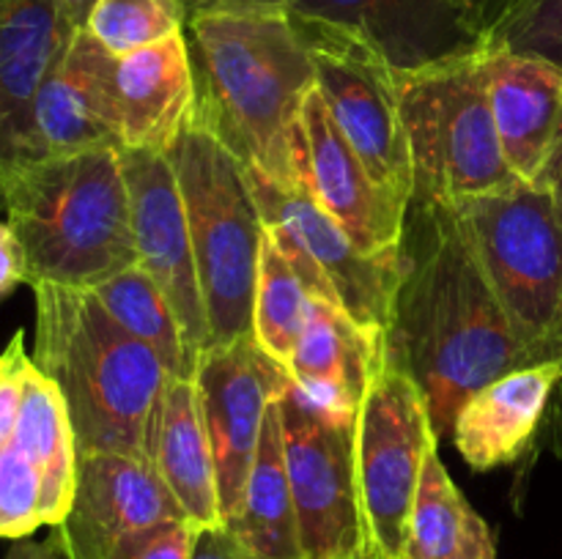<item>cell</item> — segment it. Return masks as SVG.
Masks as SVG:
<instances>
[{"label": "cell", "instance_id": "obj_1", "mask_svg": "<svg viewBox=\"0 0 562 559\" xmlns=\"http://www.w3.org/2000/svg\"><path fill=\"white\" fill-rule=\"evenodd\" d=\"M398 261L384 356L415 378L442 438L470 395L530 360L450 203L412 195Z\"/></svg>", "mask_w": 562, "mask_h": 559}, {"label": "cell", "instance_id": "obj_2", "mask_svg": "<svg viewBox=\"0 0 562 559\" xmlns=\"http://www.w3.org/2000/svg\"><path fill=\"white\" fill-rule=\"evenodd\" d=\"M195 113L236 157L300 186L302 110L316 66L285 3L212 5L187 14Z\"/></svg>", "mask_w": 562, "mask_h": 559}, {"label": "cell", "instance_id": "obj_3", "mask_svg": "<svg viewBox=\"0 0 562 559\" xmlns=\"http://www.w3.org/2000/svg\"><path fill=\"white\" fill-rule=\"evenodd\" d=\"M36 299L33 365L53 378L69 409L77 455L146 460V436L168 367L115 323L88 288L31 283Z\"/></svg>", "mask_w": 562, "mask_h": 559}, {"label": "cell", "instance_id": "obj_4", "mask_svg": "<svg viewBox=\"0 0 562 559\" xmlns=\"http://www.w3.org/2000/svg\"><path fill=\"white\" fill-rule=\"evenodd\" d=\"M0 208L27 258V285L97 288L135 266L121 151L44 153L0 170Z\"/></svg>", "mask_w": 562, "mask_h": 559}, {"label": "cell", "instance_id": "obj_5", "mask_svg": "<svg viewBox=\"0 0 562 559\" xmlns=\"http://www.w3.org/2000/svg\"><path fill=\"white\" fill-rule=\"evenodd\" d=\"M184 197L212 345L252 338L263 219L241 159L192 118L170 148Z\"/></svg>", "mask_w": 562, "mask_h": 559}, {"label": "cell", "instance_id": "obj_6", "mask_svg": "<svg viewBox=\"0 0 562 559\" xmlns=\"http://www.w3.org/2000/svg\"><path fill=\"white\" fill-rule=\"evenodd\" d=\"M415 195L439 203L521 184L508 168L488 102L486 47L398 75Z\"/></svg>", "mask_w": 562, "mask_h": 559}, {"label": "cell", "instance_id": "obj_7", "mask_svg": "<svg viewBox=\"0 0 562 559\" xmlns=\"http://www.w3.org/2000/svg\"><path fill=\"white\" fill-rule=\"evenodd\" d=\"M450 206L530 365L560 360L562 223L552 192L516 184Z\"/></svg>", "mask_w": 562, "mask_h": 559}, {"label": "cell", "instance_id": "obj_8", "mask_svg": "<svg viewBox=\"0 0 562 559\" xmlns=\"http://www.w3.org/2000/svg\"><path fill=\"white\" fill-rule=\"evenodd\" d=\"M437 444L426 395L384 356L357 414V486L371 557L406 559L412 502Z\"/></svg>", "mask_w": 562, "mask_h": 559}, {"label": "cell", "instance_id": "obj_9", "mask_svg": "<svg viewBox=\"0 0 562 559\" xmlns=\"http://www.w3.org/2000/svg\"><path fill=\"white\" fill-rule=\"evenodd\" d=\"M278 406L305 559H366L357 417L316 403L296 384L285 389Z\"/></svg>", "mask_w": 562, "mask_h": 559}, {"label": "cell", "instance_id": "obj_10", "mask_svg": "<svg viewBox=\"0 0 562 559\" xmlns=\"http://www.w3.org/2000/svg\"><path fill=\"white\" fill-rule=\"evenodd\" d=\"M294 14V11H291ZM316 66V88L349 146L387 195H415L409 140L401 118L398 71L368 44L324 22L294 14Z\"/></svg>", "mask_w": 562, "mask_h": 559}, {"label": "cell", "instance_id": "obj_11", "mask_svg": "<svg viewBox=\"0 0 562 559\" xmlns=\"http://www.w3.org/2000/svg\"><path fill=\"white\" fill-rule=\"evenodd\" d=\"M291 384L289 367L272 360L256 338L209 345L198 360L195 389L217 466L223 524L234 518L245 497L269 406Z\"/></svg>", "mask_w": 562, "mask_h": 559}, {"label": "cell", "instance_id": "obj_12", "mask_svg": "<svg viewBox=\"0 0 562 559\" xmlns=\"http://www.w3.org/2000/svg\"><path fill=\"white\" fill-rule=\"evenodd\" d=\"M121 168L130 190L137 266L151 274L154 283L168 296L198 362L212 345V338L173 162L168 153L126 148L121 151Z\"/></svg>", "mask_w": 562, "mask_h": 559}, {"label": "cell", "instance_id": "obj_13", "mask_svg": "<svg viewBox=\"0 0 562 559\" xmlns=\"http://www.w3.org/2000/svg\"><path fill=\"white\" fill-rule=\"evenodd\" d=\"M285 5L360 38L398 75L486 47L470 0H285Z\"/></svg>", "mask_w": 562, "mask_h": 559}, {"label": "cell", "instance_id": "obj_14", "mask_svg": "<svg viewBox=\"0 0 562 559\" xmlns=\"http://www.w3.org/2000/svg\"><path fill=\"white\" fill-rule=\"evenodd\" d=\"M245 173L261 208L263 225L283 230L318 263L333 283L340 307L355 321L387 332L401 274L398 258H373L362 252L302 186L291 190L278 184L250 164H245Z\"/></svg>", "mask_w": 562, "mask_h": 559}, {"label": "cell", "instance_id": "obj_15", "mask_svg": "<svg viewBox=\"0 0 562 559\" xmlns=\"http://www.w3.org/2000/svg\"><path fill=\"white\" fill-rule=\"evenodd\" d=\"M300 186L362 252L398 258L406 208L371 179L362 159L329 115L318 88L302 110Z\"/></svg>", "mask_w": 562, "mask_h": 559}, {"label": "cell", "instance_id": "obj_16", "mask_svg": "<svg viewBox=\"0 0 562 559\" xmlns=\"http://www.w3.org/2000/svg\"><path fill=\"white\" fill-rule=\"evenodd\" d=\"M115 60L86 27L71 33L33 99L31 159L91 148L124 151Z\"/></svg>", "mask_w": 562, "mask_h": 559}, {"label": "cell", "instance_id": "obj_17", "mask_svg": "<svg viewBox=\"0 0 562 559\" xmlns=\"http://www.w3.org/2000/svg\"><path fill=\"white\" fill-rule=\"evenodd\" d=\"M173 518L187 515L148 460L93 453L77 458L75 499L53 529L71 559H108L110 548L130 532Z\"/></svg>", "mask_w": 562, "mask_h": 559}, {"label": "cell", "instance_id": "obj_18", "mask_svg": "<svg viewBox=\"0 0 562 559\" xmlns=\"http://www.w3.org/2000/svg\"><path fill=\"white\" fill-rule=\"evenodd\" d=\"M486 75L505 162L521 184L552 192L562 170V69L486 47Z\"/></svg>", "mask_w": 562, "mask_h": 559}, {"label": "cell", "instance_id": "obj_19", "mask_svg": "<svg viewBox=\"0 0 562 559\" xmlns=\"http://www.w3.org/2000/svg\"><path fill=\"white\" fill-rule=\"evenodd\" d=\"M75 31L64 0H0V170L31 159L33 99Z\"/></svg>", "mask_w": 562, "mask_h": 559}, {"label": "cell", "instance_id": "obj_20", "mask_svg": "<svg viewBox=\"0 0 562 559\" xmlns=\"http://www.w3.org/2000/svg\"><path fill=\"white\" fill-rule=\"evenodd\" d=\"M562 381V360L503 373L467 398L453 422V444L475 471L514 464L536 438Z\"/></svg>", "mask_w": 562, "mask_h": 559}, {"label": "cell", "instance_id": "obj_21", "mask_svg": "<svg viewBox=\"0 0 562 559\" xmlns=\"http://www.w3.org/2000/svg\"><path fill=\"white\" fill-rule=\"evenodd\" d=\"M115 104L124 151L170 153L195 113V71L184 31L115 60Z\"/></svg>", "mask_w": 562, "mask_h": 559}, {"label": "cell", "instance_id": "obj_22", "mask_svg": "<svg viewBox=\"0 0 562 559\" xmlns=\"http://www.w3.org/2000/svg\"><path fill=\"white\" fill-rule=\"evenodd\" d=\"M384 365V332L362 327L340 305L313 299L311 318L291 354V381L316 403L360 414L373 378Z\"/></svg>", "mask_w": 562, "mask_h": 559}, {"label": "cell", "instance_id": "obj_23", "mask_svg": "<svg viewBox=\"0 0 562 559\" xmlns=\"http://www.w3.org/2000/svg\"><path fill=\"white\" fill-rule=\"evenodd\" d=\"M146 460L157 469L187 521L223 524L212 442L203 425L195 378H170L157 400L146 436Z\"/></svg>", "mask_w": 562, "mask_h": 559}, {"label": "cell", "instance_id": "obj_24", "mask_svg": "<svg viewBox=\"0 0 562 559\" xmlns=\"http://www.w3.org/2000/svg\"><path fill=\"white\" fill-rule=\"evenodd\" d=\"M278 400L269 406L267 420H263L261 442H258L256 460H252V469L247 475L239 510H236L234 518L225 521V526H231L234 535L245 546H250L258 557L305 559L289 466H285L283 420H280Z\"/></svg>", "mask_w": 562, "mask_h": 559}, {"label": "cell", "instance_id": "obj_25", "mask_svg": "<svg viewBox=\"0 0 562 559\" xmlns=\"http://www.w3.org/2000/svg\"><path fill=\"white\" fill-rule=\"evenodd\" d=\"M14 444L33 460L42 477L44 526H58L75 499L80 455L64 395L36 365L27 367Z\"/></svg>", "mask_w": 562, "mask_h": 559}, {"label": "cell", "instance_id": "obj_26", "mask_svg": "<svg viewBox=\"0 0 562 559\" xmlns=\"http://www.w3.org/2000/svg\"><path fill=\"white\" fill-rule=\"evenodd\" d=\"M91 290L121 329L162 360L170 376L195 378L198 362L187 345L184 329L151 274L135 263Z\"/></svg>", "mask_w": 562, "mask_h": 559}, {"label": "cell", "instance_id": "obj_27", "mask_svg": "<svg viewBox=\"0 0 562 559\" xmlns=\"http://www.w3.org/2000/svg\"><path fill=\"white\" fill-rule=\"evenodd\" d=\"M313 310V294L291 269L289 258L263 233L252 296V338L272 360L289 367Z\"/></svg>", "mask_w": 562, "mask_h": 559}, {"label": "cell", "instance_id": "obj_28", "mask_svg": "<svg viewBox=\"0 0 562 559\" xmlns=\"http://www.w3.org/2000/svg\"><path fill=\"white\" fill-rule=\"evenodd\" d=\"M475 510L456 488L453 477L439 458V444L428 449L420 486L409 513L406 559H448L470 535Z\"/></svg>", "mask_w": 562, "mask_h": 559}, {"label": "cell", "instance_id": "obj_29", "mask_svg": "<svg viewBox=\"0 0 562 559\" xmlns=\"http://www.w3.org/2000/svg\"><path fill=\"white\" fill-rule=\"evenodd\" d=\"M82 27L110 55L124 58L184 31L187 9L181 0H97Z\"/></svg>", "mask_w": 562, "mask_h": 559}, {"label": "cell", "instance_id": "obj_30", "mask_svg": "<svg viewBox=\"0 0 562 559\" xmlns=\"http://www.w3.org/2000/svg\"><path fill=\"white\" fill-rule=\"evenodd\" d=\"M486 47L532 55L562 69V0H519L486 38Z\"/></svg>", "mask_w": 562, "mask_h": 559}, {"label": "cell", "instance_id": "obj_31", "mask_svg": "<svg viewBox=\"0 0 562 559\" xmlns=\"http://www.w3.org/2000/svg\"><path fill=\"white\" fill-rule=\"evenodd\" d=\"M44 526L42 477L11 438L0 447V537L20 540Z\"/></svg>", "mask_w": 562, "mask_h": 559}, {"label": "cell", "instance_id": "obj_32", "mask_svg": "<svg viewBox=\"0 0 562 559\" xmlns=\"http://www.w3.org/2000/svg\"><path fill=\"white\" fill-rule=\"evenodd\" d=\"M195 535L198 526L187 518L159 521L121 537L108 559H190Z\"/></svg>", "mask_w": 562, "mask_h": 559}, {"label": "cell", "instance_id": "obj_33", "mask_svg": "<svg viewBox=\"0 0 562 559\" xmlns=\"http://www.w3.org/2000/svg\"><path fill=\"white\" fill-rule=\"evenodd\" d=\"M31 365L33 360L25 349V332L20 329L0 354V447L14 438L22 389H25V376Z\"/></svg>", "mask_w": 562, "mask_h": 559}, {"label": "cell", "instance_id": "obj_34", "mask_svg": "<svg viewBox=\"0 0 562 559\" xmlns=\"http://www.w3.org/2000/svg\"><path fill=\"white\" fill-rule=\"evenodd\" d=\"M190 559H263L250 546L234 535V529L225 524L201 526L192 543Z\"/></svg>", "mask_w": 562, "mask_h": 559}, {"label": "cell", "instance_id": "obj_35", "mask_svg": "<svg viewBox=\"0 0 562 559\" xmlns=\"http://www.w3.org/2000/svg\"><path fill=\"white\" fill-rule=\"evenodd\" d=\"M27 283V258L14 228L0 219V301Z\"/></svg>", "mask_w": 562, "mask_h": 559}, {"label": "cell", "instance_id": "obj_36", "mask_svg": "<svg viewBox=\"0 0 562 559\" xmlns=\"http://www.w3.org/2000/svg\"><path fill=\"white\" fill-rule=\"evenodd\" d=\"M5 559H71V554L66 551L64 540L53 529L44 540H31V537L14 540V546L5 554Z\"/></svg>", "mask_w": 562, "mask_h": 559}, {"label": "cell", "instance_id": "obj_37", "mask_svg": "<svg viewBox=\"0 0 562 559\" xmlns=\"http://www.w3.org/2000/svg\"><path fill=\"white\" fill-rule=\"evenodd\" d=\"M448 559H497V548H494V537L488 532L486 521L477 515L470 526V535L461 543V548L456 554H450Z\"/></svg>", "mask_w": 562, "mask_h": 559}, {"label": "cell", "instance_id": "obj_38", "mask_svg": "<svg viewBox=\"0 0 562 559\" xmlns=\"http://www.w3.org/2000/svg\"><path fill=\"white\" fill-rule=\"evenodd\" d=\"M516 3H519V0H470V9L472 14H475L477 25H481L483 36H492L494 27L503 22V16L508 14Z\"/></svg>", "mask_w": 562, "mask_h": 559}, {"label": "cell", "instance_id": "obj_39", "mask_svg": "<svg viewBox=\"0 0 562 559\" xmlns=\"http://www.w3.org/2000/svg\"><path fill=\"white\" fill-rule=\"evenodd\" d=\"M187 9V14L190 11H198V9H212V5H247V3H285V0H181Z\"/></svg>", "mask_w": 562, "mask_h": 559}, {"label": "cell", "instance_id": "obj_40", "mask_svg": "<svg viewBox=\"0 0 562 559\" xmlns=\"http://www.w3.org/2000/svg\"><path fill=\"white\" fill-rule=\"evenodd\" d=\"M93 3H97V0H64L66 16H69L71 25L75 27L86 25V16H88V11H91Z\"/></svg>", "mask_w": 562, "mask_h": 559}, {"label": "cell", "instance_id": "obj_41", "mask_svg": "<svg viewBox=\"0 0 562 559\" xmlns=\"http://www.w3.org/2000/svg\"><path fill=\"white\" fill-rule=\"evenodd\" d=\"M552 197H554V208H558V217L562 223V170H560L558 181H554V186H552Z\"/></svg>", "mask_w": 562, "mask_h": 559}, {"label": "cell", "instance_id": "obj_42", "mask_svg": "<svg viewBox=\"0 0 562 559\" xmlns=\"http://www.w3.org/2000/svg\"><path fill=\"white\" fill-rule=\"evenodd\" d=\"M558 343H560V360H562V318H560V338H558Z\"/></svg>", "mask_w": 562, "mask_h": 559}, {"label": "cell", "instance_id": "obj_43", "mask_svg": "<svg viewBox=\"0 0 562 559\" xmlns=\"http://www.w3.org/2000/svg\"><path fill=\"white\" fill-rule=\"evenodd\" d=\"M366 559H376V557H371V554H366Z\"/></svg>", "mask_w": 562, "mask_h": 559}]
</instances>
